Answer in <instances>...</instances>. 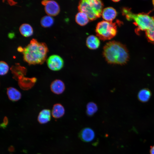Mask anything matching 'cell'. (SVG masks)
Masks as SVG:
<instances>
[{"label": "cell", "instance_id": "cell-29", "mask_svg": "<svg viewBox=\"0 0 154 154\" xmlns=\"http://www.w3.org/2000/svg\"><path fill=\"white\" fill-rule=\"evenodd\" d=\"M152 3H153V4L154 7V0H153L152 1Z\"/></svg>", "mask_w": 154, "mask_h": 154}, {"label": "cell", "instance_id": "cell-11", "mask_svg": "<svg viewBox=\"0 0 154 154\" xmlns=\"http://www.w3.org/2000/svg\"><path fill=\"white\" fill-rule=\"evenodd\" d=\"M86 44L89 48L95 50L99 47L100 42L98 37L94 35H90L87 38Z\"/></svg>", "mask_w": 154, "mask_h": 154}, {"label": "cell", "instance_id": "cell-27", "mask_svg": "<svg viewBox=\"0 0 154 154\" xmlns=\"http://www.w3.org/2000/svg\"><path fill=\"white\" fill-rule=\"evenodd\" d=\"M9 1V4L10 5H12L14 4L15 3V4L16 3L15 2H14V1H13V2H10V1Z\"/></svg>", "mask_w": 154, "mask_h": 154}, {"label": "cell", "instance_id": "cell-25", "mask_svg": "<svg viewBox=\"0 0 154 154\" xmlns=\"http://www.w3.org/2000/svg\"><path fill=\"white\" fill-rule=\"evenodd\" d=\"M8 36L10 38H12L14 37V34L13 33H10L9 34Z\"/></svg>", "mask_w": 154, "mask_h": 154}, {"label": "cell", "instance_id": "cell-4", "mask_svg": "<svg viewBox=\"0 0 154 154\" xmlns=\"http://www.w3.org/2000/svg\"><path fill=\"white\" fill-rule=\"evenodd\" d=\"M104 4L99 0H82L78 4V9L88 15L90 21H94L102 16Z\"/></svg>", "mask_w": 154, "mask_h": 154}, {"label": "cell", "instance_id": "cell-10", "mask_svg": "<svg viewBox=\"0 0 154 154\" xmlns=\"http://www.w3.org/2000/svg\"><path fill=\"white\" fill-rule=\"evenodd\" d=\"M117 12L113 7H108L103 9L102 16L105 21L112 22L116 17Z\"/></svg>", "mask_w": 154, "mask_h": 154}, {"label": "cell", "instance_id": "cell-16", "mask_svg": "<svg viewBox=\"0 0 154 154\" xmlns=\"http://www.w3.org/2000/svg\"><path fill=\"white\" fill-rule=\"evenodd\" d=\"M75 19L76 23L81 26L86 25L90 21L87 14L81 11H79L76 14Z\"/></svg>", "mask_w": 154, "mask_h": 154}, {"label": "cell", "instance_id": "cell-20", "mask_svg": "<svg viewBox=\"0 0 154 154\" xmlns=\"http://www.w3.org/2000/svg\"><path fill=\"white\" fill-rule=\"evenodd\" d=\"M9 70V66L5 62L1 61L0 62V74L1 76L5 75Z\"/></svg>", "mask_w": 154, "mask_h": 154}, {"label": "cell", "instance_id": "cell-3", "mask_svg": "<svg viewBox=\"0 0 154 154\" xmlns=\"http://www.w3.org/2000/svg\"><path fill=\"white\" fill-rule=\"evenodd\" d=\"M122 12L128 20L134 21V23L139 31H146L151 29L154 25V17H151L147 14H134L127 8H123Z\"/></svg>", "mask_w": 154, "mask_h": 154}, {"label": "cell", "instance_id": "cell-13", "mask_svg": "<svg viewBox=\"0 0 154 154\" xmlns=\"http://www.w3.org/2000/svg\"><path fill=\"white\" fill-rule=\"evenodd\" d=\"M7 93L9 99L13 102L17 101L21 98V92L14 88L10 87L8 88Z\"/></svg>", "mask_w": 154, "mask_h": 154}, {"label": "cell", "instance_id": "cell-23", "mask_svg": "<svg viewBox=\"0 0 154 154\" xmlns=\"http://www.w3.org/2000/svg\"><path fill=\"white\" fill-rule=\"evenodd\" d=\"M150 153V154H154V145L151 147Z\"/></svg>", "mask_w": 154, "mask_h": 154}, {"label": "cell", "instance_id": "cell-9", "mask_svg": "<svg viewBox=\"0 0 154 154\" xmlns=\"http://www.w3.org/2000/svg\"><path fill=\"white\" fill-rule=\"evenodd\" d=\"M50 90L54 94H62L65 89V86L64 82L59 79L54 80L50 86Z\"/></svg>", "mask_w": 154, "mask_h": 154}, {"label": "cell", "instance_id": "cell-7", "mask_svg": "<svg viewBox=\"0 0 154 154\" xmlns=\"http://www.w3.org/2000/svg\"><path fill=\"white\" fill-rule=\"evenodd\" d=\"M41 3L45 6V11L48 15L55 16L59 13L60 7L56 1L53 0H44Z\"/></svg>", "mask_w": 154, "mask_h": 154}, {"label": "cell", "instance_id": "cell-18", "mask_svg": "<svg viewBox=\"0 0 154 154\" xmlns=\"http://www.w3.org/2000/svg\"><path fill=\"white\" fill-rule=\"evenodd\" d=\"M98 110L96 104L93 102H89L87 105L86 112L89 116L93 115L97 112Z\"/></svg>", "mask_w": 154, "mask_h": 154}, {"label": "cell", "instance_id": "cell-19", "mask_svg": "<svg viewBox=\"0 0 154 154\" xmlns=\"http://www.w3.org/2000/svg\"><path fill=\"white\" fill-rule=\"evenodd\" d=\"M54 23V19L49 15L43 17L40 21L41 26L44 27H48L51 26Z\"/></svg>", "mask_w": 154, "mask_h": 154}, {"label": "cell", "instance_id": "cell-21", "mask_svg": "<svg viewBox=\"0 0 154 154\" xmlns=\"http://www.w3.org/2000/svg\"><path fill=\"white\" fill-rule=\"evenodd\" d=\"M146 35L148 40L154 43V24L151 29L146 31Z\"/></svg>", "mask_w": 154, "mask_h": 154}, {"label": "cell", "instance_id": "cell-15", "mask_svg": "<svg viewBox=\"0 0 154 154\" xmlns=\"http://www.w3.org/2000/svg\"><path fill=\"white\" fill-rule=\"evenodd\" d=\"M151 96V91L148 88H144L141 89L139 92L137 98L141 102H146L149 100Z\"/></svg>", "mask_w": 154, "mask_h": 154}, {"label": "cell", "instance_id": "cell-14", "mask_svg": "<svg viewBox=\"0 0 154 154\" xmlns=\"http://www.w3.org/2000/svg\"><path fill=\"white\" fill-rule=\"evenodd\" d=\"M51 119V112L49 109H45L41 110L38 117L37 120L39 123L42 124L47 123Z\"/></svg>", "mask_w": 154, "mask_h": 154}, {"label": "cell", "instance_id": "cell-12", "mask_svg": "<svg viewBox=\"0 0 154 154\" xmlns=\"http://www.w3.org/2000/svg\"><path fill=\"white\" fill-rule=\"evenodd\" d=\"M65 112V110L64 106L60 104L57 103L53 106L51 114L54 118L58 119L63 116Z\"/></svg>", "mask_w": 154, "mask_h": 154}, {"label": "cell", "instance_id": "cell-22", "mask_svg": "<svg viewBox=\"0 0 154 154\" xmlns=\"http://www.w3.org/2000/svg\"><path fill=\"white\" fill-rule=\"evenodd\" d=\"M8 123V120L7 118L6 117H5L3 119V122L1 124L0 126L1 128L4 129L6 127Z\"/></svg>", "mask_w": 154, "mask_h": 154}, {"label": "cell", "instance_id": "cell-17", "mask_svg": "<svg viewBox=\"0 0 154 154\" xmlns=\"http://www.w3.org/2000/svg\"><path fill=\"white\" fill-rule=\"evenodd\" d=\"M19 31L21 34L25 37H28L33 34V29L31 26L29 24L24 23L20 26Z\"/></svg>", "mask_w": 154, "mask_h": 154}, {"label": "cell", "instance_id": "cell-1", "mask_svg": "<svg viewBox=\"0 0 154 154\" xmlns=\"http://www.w3.org/2000/svg\"><path fill=\"white\" fill-rule=\"evenodd\" d=\"M103 54L107 62L111 64H124L129 59L128 51L125 46L115 41L109 42L105 44Z\"/></svg>", "mask_w": 154, "mask_h": 154}, {"label": "cell", "instance_id": "cell-8", "mask_svg": "<svg viewBox=\"0 0 154 154\" xmlns=\"http://www.w3.org/2000/svg\"><path fill=\"white\" fill-rule=\"evenodd\" d=\"M95 133L91 128L86 127L82 129L79 134V137L83 141L90 142L92 141L95 137Z\"/></svg>", "mask_w": 154, "mask_h": 154}, {"label": "cell", "instance_id": "cell-26", "mask_svg": "<svg viewBox=\"0 0 154 154\" xmlns=\"http://www.w3.org/2000/svg\"><path fill=\"white\" fill-rule=\"evenodd\" d=\"M17 50L19 52H23L24 50V48L21 46H19L17 48Z\"/></svg>", "mask_w": 154, "mask_h": 154}, {"label": "cell", "instance_id": "cell-5", "mask_svg": "<svg viewBox=\"0 0 154 154\" xmlns=\"http://www.w3.org/2000/svg\"><path fill=\"white\" fill-rule=\"evenodd\" d=\"M116 23L102 21L98 22L96 27V32L100 39L104 41L109 40L117 33Z\"/></svg>", "mask_w": 154, "mask_h": 154}, {"label": "cell", "instance_id": "cell-6", "mask_svg": "<svg viewBox=\"0 0 154 154\" xmlns=\"http://www.w3.org/2000/svg\"><path fill=\"white\" fill-rule=\"evenodd\" d=\"M46 62L48 68L54 71L60 70L64 65L62 58L56 54L50 56L47 59Z\"/></svg>", "mask_w": 154, "mask_h": 154}, {"label": "cell", "instance_id": "cell-24", "mask_svg": "<svg viewBox=\"0 0 154 154\" xmlns=\"http://www.w3.org/2000/svg\"><path fill=\"white\" fill-rule=\"evenodd\" d=\"M14 149H15L14 147L12 146H11L9 147L8 149L9 151L11 152H13L14 151Z\"/></svg>", "mask_w": 154, "mask_h": 154}, {"label": "cell", "instance_id": "cell-2", "mask_svg": "<svg viewBox=\"0 0 154 154\" xmlns=\"http://www.w3.org/2000/svg\"><path fill=\"white\" fill-rule=\"evenodd\" d=\"M48 51L46 44L32 39L24 48L23 52L24 60L30 64H42L45 61Z\"/></svg>", "mask_w": 154, "mask_h": 154}, {"label": "cell", "instance_id": "cell-28", "mask_svg": "<svg viewBox=\"0 0 154 154\" xmlns=\"http://www.w3.org/2000/svg\"><path fill=\"white\" fill-rule=\"evenodd\" d=\"M112 1L115 2H117L119 1V0H112Z\"/></svg>", "mask_w": 154, "mask_h": 154}]
</instances>
